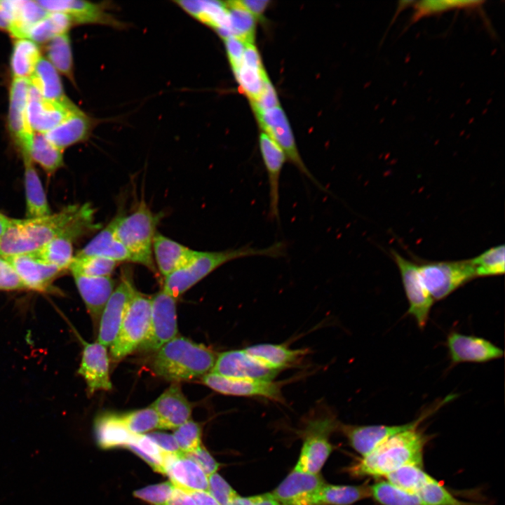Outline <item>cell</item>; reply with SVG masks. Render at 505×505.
<instances>
[{"mask_svg":"<svg viewBox=\"0 0 505 505\" xmlns=\"http://www.w3.org/2000/svg\"><path fill=\"white\" fill-rule=\"evenodd\" d=\"M93 210L89 203L74 204L41 217L11 219L0 238V256L36 252Z\"/></svg>","mask_w":505,"mask_h":505,"instance_id":"1","label":"cell"},{"mask_svg":"<svg viewBox=\"0 0 505 505\" xmlns=\"http://www.w3.org/2000/svg\"><path fill=\"white\" fill-rule=\"evenodd\" d=\"M286 244L283 241L264 248L243 246L221 251H197L185 266L165 277L164 290L177 299L182 294L223 264L243 257L265 256L279 258L285 255Z\"/></svg>","mask_w":505,"mask_h":505,"instance_id":"2","label":"cell"},{"mask_svg":"<svg viewBox=\"0 0 505 505\" xmlns=\"http://www.w3.org/2000/svg\"><path fill=\"white\" fill-rule=\"evenodd\" d=\"M425 436L417 427L398 433L352 466L349 472L354 476H386L407 466H422Z\"/></svg>","mask_w":505,"mask_h":505,"instance_id":"3","label":"cell"},{"mask_svg":"<svg viewBox=\"0 0 505 505\" xmlns=\"http://www.w3.org/2000/svg\"><path fill=\"white\" fill-rule=\"evenodd\" d=\"M216 358L215 353L204 344L177 336L157 351L152 370L166 380H190L210 372Z\"/></svg>","mask_w":505,"mask_h":505,"instance_id":"4","label":"cell"},{"mask_svg":"<svg viewBox=\"0 0 505 505\" xmlns=\"http://www.w3.org/2000/svg\"><path fill=\"white\" fill-rule=\"evenodd\" d=\"M161 219L144 201L128 215L121 213L116 227V236L130 253L132 262L142 264L152 271V243Z\"/></svg>","mask_w":505,"mask_h":505,"instance_id":"5","label":"cell"},{"mask_svg":"<svg viewBox=\"0 0 505 505\" xmlns=\"http://www.w3.org/2000/svg\"><path fill=\"white\" fill-rule=\"evenodd\" d=\"M422 281L433 300L447 297L476 277L470 260L427 262L418 265Z\"/></svg>","mask_w":505,"mask_h":505,"instance_id":"6","label":"cell"},{"mask_svg":"<svg viewBox=\"0 0 505 505\" xmlns=\"http://www.w3.org/2000/svg\"><path fill=\"white\" fill-rule=\"evenodd\" d=\"M151 299L135 291L121 323L118 335L110 346L114 361H119L144 341L149 325Z\"/></svg>","mask_w":505,"mask_h":505,"instance_id":"7","label":"cell"},{"mask_svg":"<svg viewBox=\"0 0 505 505\" xmlns=\"http://www.w3.org/2000/svg\"><path fill=\"white\" fill-rule=\"evenodd\" d=\"M337 428L338 422L330 416L309 420L304 430V443L294 469L318 474L332 450L328 436Z\"/></svg>","mask_w":505,"mask_h":505,"instance_id":"8","label":"cell"},{"mask_svg":"<svg viewBox=\"0 0 505 505\" xmlns=\"http://www.w3.org/2000/svg\"><path fill=\"white\" fill-rule=\"evenodd\" d=\"M176 300L163 290L151 298L149 328L140 349L158 351L177 337Z\"/></svg>","mask_w":505,"mask_h":505,"instance_id":"9","label":"cell"},{"mask_svg":"<svg viewBox=\"0 0 505 505\" xmlns=\"http://www.w3.org/2000/svg\"><path fill=\"white\" fill-rule=\"evenodd\" d=\"M255 113L264 133L283 149L287 159L316 186L326 191V189L318 182L302 159L289 123L281 106L255 111Z\"/></svg>","mask_w":505,"mask_h":505,"instance_id":"10","label":"cell"},{"mask_svg":"<svg viewBox=\"0 0 505 505\" xmlns=\"http://www.w3.org/2000/svg\"><path fill=\"white\" fill-rule=\"evenodd\" d=\"M203 383L213 391L224 395L247 398H260L284 403L282 388L285 382L234 379L209 372L202 377Z\"/></svg>","mask_w":505,"mask_h":505,"instance_id":"11","label":"cell"},{"mask_svg":"<svg viewBox=\"0 0 505 505\" xmlns=\"http://www.w3.org/2000/svg\"><path fill=\"white\" fill-rule=\"evenodd\" d=\"M391 254L399 269L408 301V312L415 318L418 326L423 328L427 323L434 300L422 281L418 265L395 250H392Z\"/></svg>","mask_w":505,"mask_h":505,"instance_id":"12","label":"cell"},{"mask_svg":"<svg viewBox=\"0 0 505 505\" xmlns=\"http://www.w3.org/2000/svg\"><path fill=\"white\" fill-rule=\"evenodd\" d=\"M136 291L129 274L124 273L102 313L97 341L106 347L115 340L130 301Z\"/></svg>","mask_w":505,"mask_h":505,"instance_id":"13","label":"cell"},{"mask_svg":"<svg viewBox=\"0 0 505 505\" xmlns=\"http://www.w3.org/2000/svg\"><path fill=\"white\" fill-rule=\"evenodd\" d=\"M280 372L253 358L243 349L220 354L210 372L228 378L272 381Z\"/></svg>","mask_w":505,"mask_h":505,"instance_id":"14","label":"cell"},{"mask_svg":"<svg viewBox=\"0 0 505 505\" xmlns=\"http://www.w3.org/2000/svg\"><path fill=\"white\" fill-rule=\"evenodd\" d=\"M77 109L78 107L69 100L60 102L44 99L30 84L27 119L33 133L44 134L51 130Z\"/></svg>","mask_w":505,"mask_h":505,"instance_id":"15","label":"cell"},{"mask_svg":"<svg viewBox=\"0 0 505 505\" xmlns=\"http://www.w3.org/2000/svg\"><path fill=\"white\" fill-rule=\"evenodd\" d=\"M27 79H13L10 88L8 126L10 133L21 152H29L33 131L27 119L29 90Z\"/></svg>","mask_w":505,"mask_h":505,"instance_id":"16","label":"cell"},{"mask_svg":"<svg viewBox=\"0 0 505 505\" xmlns=\"http://www.w3.org/2000/svg\"><path fill=\"white\" fill-rule=\"evenodd\" d=\"M446 344L452 363H485L504 356V351L490 341L473 335L451 332Z\"/></svg>","mask_w":505,"mask_h":505,"instance_id":"17","label":"cell"},{"mask_svg":"<svg viewBox=\"0 0 505 505\" xmlns=\"http://www.w3.org/2000/svg\"><path fill=\"white\" fill-rule=\"evenodd\" d=\"M430 413L424 414L414 422L401 425L339 424V428L346 436L351 447L364 457L391 436L409 429L417 427L421 421Z\"/></svg>","mask_w":505,"mask_h":505,"instance_id":"18","label":"cell"},{"mask_svg":"<svg viewBox=\"0 0 505 505\" xmlns=\"http://www.w3.org/2000/svg\"><path fill=\"white\" fill-rule=\"evenodd\" d=\"M109 363L106 346L97 341L83 342V351L78 373L84 379L89 394L112 388L109 379Z\"/></svg>","mask_w":505,"mask_h":505,"instance_id":"19","label":"cell"},{"mask_svg":"<svg viewBox=\"0 0 505 505\" xmlns=\"http://www.w3.org/2000/svg\"><path fill=\"white\" fill-rule=\"evenodd\" d=\"M5 258L13 267L26 289L45 292L63 271L35 254H21Z\"/></svg>","mask_w":505,"mask_h":505,"instance_id":"20","label":"cell"},{"mask_svg":"<svg viewBox=\"0 0 505 505\" xmlns=\"http://www.w3.org/2000/svg\"><path fill=\"white\" fill-rule=\"evenodd\" d=\"M324 484L319 473L293 469L271 493L281 505H308Z\"/></svg>","mask_w":505,"mask_h":505,"instance_id":"21","label":"cell"},{"mask_svg":"<svg viewBox=\"0 0 505 505\" xmlns=\"http://www.w3.org/2000/svg\"><path fill=\"white\" fill-rule=\"evenodd\" d=\"M260 149L269 183V216L279 220L280 178L287 159L283 149L265 133L259 137Z\"/></svg>","mask_w":505,"mask_h":505,"instance_id":"22","label":"cell"},{"mask_svg":"<svg viewBox=\"0 0 505 505\" xmlns=\"http://www.w3.org/2000/svg\"><path fill=\"white\" fill-rule=\"evenodd\" d=\"M164 474L172 484L184 492H208V476L191 459L183 454H166L164 458Z\"/></svg>","mask_w":505,"mask_h":505,"instance_id":"23","label":"cell"},{"mask_svg":"<svg viewBox=\"0 0 505 505\" xmlns=\"http://www.w3.org/2000/svg\"><path fill=\"white\" fill-rule=\"evenodd\" d=\"M157 413L160 429H176L190 420L191 405L178 383H173L150 405Z\"/></svg>","mask_w":505,"mask_h":505,"instance_id":"24","label":"cell"},{"mask_svg":"<svg viewBox=\"0 0 505 505\" xmlns=\"http://www.w3.org/2000/svg\"><path fill=\"white\" fill-rule=\"evenodd\" d=\"M46 11L67 14L74 23H100L119 26V22L107 13L100 4L79 0H39Z\"/></svg>","mask_w":505,"mask_h":505,"instance_id":"25","label":"cell"},{"mask_svg":"<svg viewBox=\"0 0 505 505\" xmlns=\"http://www.w3.org/2000/svg\"><path fill=\"white\" fill-rule=\"evenodd\" d=\"M93 324L98 325L103 309L115 288L111 276L72 275Z\"/></svg>","mask_w":505,"mask_h":505,"instance_id":"26","label":"cell"},{"mask_svg":"<svg viewBox=\"0 0 505 505\" xmlns=\"http://www.w3.org/2000/svg\"><path fill=\"white\" fill-rule=\"evenodd\" d=\"M95 123V119L78 108L44 135L53 145L62 152L65 148L88 139Z\"/></svg>","mask_w":505,"mask_h":505,"instance_id":"27","label":"cell"},{"mask_svg":"<svg viewBox=\"0 0 505 505\" xmlns=\"http://www.w3.org/2000/svg\"><path fill=\"white\" fill-rule=\"evenodd\" d=\"M152 250L158 269L165 277L188 264L197 252L158 232L153 239Z\"/></svg>","mask_w":505,"mask_h":505,"instance_id":"28","label":"cell"},{"mask_svg":"<svg viewBox=\"0 0 505 505\" xmlns=\"http://www.w3.org/2000/svg\"><path fill=\"white\" fill-rule=\"evenodd\" d=\"M244 350L262 363L279 371L297 367L309 353L308 349H292L285 344H257Z\"/></svg>","mask_w":505,"mask_h":505,"instance_id":"29","label":"cell"},{"mask_svg":"<svg viewBox=\"0 0 505 505\" xmlns=\"http://www.w3.org/2000/svg\"><path fill=\"white\" fill-rule=\"evenodd\" d=\"M121 213L102 229L76 255H97L119 262H132L130 253L116 236V227Z\"/></svg>","mask_w":505,"mask_h":505,"instance_id":"30","label":"cell"},{"mask_svg":"<svg viewBox=\"0 0 505 505\" xmlns=\"http://www.w3.org/2000/svg\"><path fill=\"white\" fill-rule=\"evenodd\" d=\"M175 3L192 17L214 28L223 39L231 35L224 1L191 0Z\"/></svg>","mask_w":505,"mask_h":505,"instance_id":"31","label":"cell"},{"mask_svg":"<svg viewBox=\"0 0 505 505\" xmlns=\"http://www.w3.org/2000/svg\"><path fill=\"white\" fill-rule=\"evenodd\" d=\"M24 164V182L28 217L50 214L49 206L41 180L29 154L22 152Z\"/></svg>","mask_w":505,"mask_h":505,"instance_id":"32","label":"cell"},{"mask_svg":"<svg viewBox=\"0 0 505 505\" xmlns=\"http://www.w3.org/2000/svg\"><path fill=\"white\" fill-rule=\"evenodd\" d=\"M95 433L97 445L102 449L126 447L135 436L125 427L119 415L114 414L97 417L95 422Z\"/></svg>","mask_w":505,"mask_h":505,"instance_id":"33","label":"cell"},{"mask_svg":"<svg viewBox=\"0 0 505 505\" xmlns=\"http://www.w3.org/2000/svg\"><path fill=\"white\" fill-rule=\"evenodd\" d=\"M370 497V486L324 484L308 505H350Z\"/></svg>","mask_w":505,"mask_h":505,"instance_id":"34","label":"cell"},{"mask_svg":"<svg viewBox=\"0 0 505 505\" xmlns=\"http://www.w3.org/2000/svg\"><path fill=\"white\" fill-rule=\"evenodd\" d=\"M29 81L46 100L60 102L68 100L64 93L58 72L53 65L43 58L39 60Z\"/></svg>","mask_w":505,"mask_h":505,"instance_id":"35","label":"cell"},{"mask_svg":"<svg viewBox=\"0 0 505 505\" xmlns=\"http://www.w3.org/2000/svg\"><path fill=\"white\" fill-rule=\"evenodd\" d=\"M40 58V51L36 43L27 39H18L14 43L11 58L13 79L30 77Z\"/></svg>","mask_w":505,"mask_h":505,"instance_id":"36","label":"cell"},{"mask_svg":"<svg viewBox=\"0 0 505 505\" xmlns=\"http://www.w3.org/2000/svg\"><path fill=\"white\" fill-rule=\"evenodd\" d=\"M484 2V1L478 0H423L413 1L412 4L413 13L411 17V22L414 23L424 18L453 10L478 9L482 6Z\"/></svg>","mask_w":505,"mask_h":505,"instance_id":"37","label":"cell"},{"mask_svg":"<svg viewBox=\"0 0 505 505\" xmlns=\"http://www.w3.org/2000/svg\"><path fill=\"white\" fill-rule=\"evenodd\" d=\"M29 156L49 175L55 173L63 165L62 152L53 145L44 134L34 133Z\"/></svg>","mask_w":505,"mask_h":505,"instance_id":"38","label":"cell"},{"mask_svg":"<svg viewBox=\"0 0 505 505\" xmlns=\"http://www.w3.org/2000/svg\"><path fill=\"white\" fill-rule=\"evenodd\" d=\"M73 23L72 19L66 13H48L46 18L30 28L27 38L34 43H43L67 33Z\"/></svg>","mask_w":505,"mask_h":505,"instance_id":"39","label":"cell"},{"mask_svg":"<svg viewBox=\"0 0 505 505\" xmlns=\"http://www.w3.org/2000/svg\"><path fill=\"white\" fill-rule=\"evenodd\" d=\"M231 35L246 43H253L255 18L241 4L240 1H225Z\"/></svg>","mask_w":505,"mask_h":505,"instance_id":"40","label":"cell"},{"mask_svg":"<svg viewBox=\"0 0 505 505\" xmlns=\"http://www.w3.org/2000/svg\"><path fill=\"white\" fill-rule=\"evenodd\" d=\"M242 92L250 100L256 101L263 93L266 86L270 82L262 67H255L241 62L240 66L233 70Z\"/></svg>","mask_w":505,"mask_h":505,"instance_id":"41","label":"cell"},{"mask_svg":"<svg viewBox=\"0 0 505 505\" xmlns=\"http://www.w3.org/2000/svg\"><path fill=\"white\" fill-rule=\"evenodd\" d=\"M385 477L390 483L413 494H417L424 486L435 480L417 465L403 466Z\"/></svg>","mask_w":505,"mask_h":505,"instance_id":"42","label":"cell"},{"mask_svg":"<svg viewBox=\"0 0 505 505\" xmlns=\"http://www.w3.org/2000/svg\"><path fill=\"white\" fill-rule=\"evenodd\" d=\"M47 56L53 66L73 80V59L70 39L67 33L55 36L46 47Z\"/></svg>","mask_w":505,"mask_h":505,"instance_id":"43","label":"cell"},{"mask_svg":"<svg viewBox=\"0 0 505 505\" xmlns=\"http://www.w3.org/2000/svg\"><path fill=\"white\" fill-rule=\"evenodd\" d=\"M116 265V261L101 256L75 255L69 269L72 275L90 277L111 276Z\"/></svg>","mask_w":505,"mask_h":505,"instance_id":"44","label":"cell"},{"mask_svg":"<svg viewBox=\"0 0 505 505\" xmlns=\"http://www.w3.org/2000/svg\"><path fill=\"white\" fill-rule=\"evenodd\" d=\"M370 497L381 505H422L417 494L403 490L388 481L370 486Z\"/></svg>","mask_w":505,"mask_h":505,"instance_id":"45","label":"cell"},{"mask_svg":"<svg viewBox=\"0 0 505 505\" xmlns=\"http://www.w3.org/2000/svg\"><path fill=\"white\" fill-rule=\"evenodd\" d=\"M504 245L492 247L476 257L470 259L476 277L499 276L505 271Z\"/></svg>","mask_w":505,"mask_h":505,"instance_id":"46","label":"cell"},{"mask_svg":"<svg viewBox=\"0 0 505 505\" xmlns=\"http://www.w3.org/2000/svg\"><path fill=\"white\" fill-rule=\"evenodd\" d=\"M128 447L144 460L156 471L164 473V458L166 454L162 451L148 436L135 434Z\"/></svg>","mask_w":505,"mask_h":505,"instance_id":"47","label":"cell"},{"mask_svg":"<svg viewBox=\"0 0 505 505\" xmlns=\"http://www.w3.org/2000/svg\"><path fill=\"white\" fill-rule=\"evenodd\" d=\"M118 415L125 427L133 434H142L160 429L159 416L150 406Z\"/></svg>","mask_w":505,"mask_h":505,"instance_id":"48","label":"cell"},{"mask_svg":"<svg viewBox=\"0 0 505 505\" xmlns=\"http://www.w3.org/2000/svg\"><path fill=\"white\" fill-rule=\"evenodd\" d=\"M417 494L422 505H473L457 499L436 480L426 484Z\"/></svg>","mask_w":505,"mask_h":505,"instance_id":"49","label":"cell"},{"mask_svg":"<svg viewBox=\"0 0 505 505\" xmlns=\"http://www.w3.org/2000/svg\"><path fill=\"white\" fill-rule=\"evenodd\" d=\"M201 426L189 420L175 429L174 437L183 454L196 450L201 445Z\"/></svg>","mask_w":505,"mask_h":505,"instance_id":"50","label":"cell"},{"mask_svg":"<svg viewBox=\"0 0 505 505\" xmlns=\"http://www.w3.org/2000/svg\"><path fill=\"white\" fill-rule=\"evenodd\" d=\"M174 489L172 483L167 481L137 490L133 495L153 505H167Z\"/></svg>","mask_w":505,"mask_h":505,"instance_id":"51","label":"cell"},{"mask_svg":"<svg viewBox=\"0 0 505 505\" xmlns=\"http://www.w3.org/2000/svg\"><path fill=\"white\" fill-rule=\"evenodd\" d=\"M208 492L220 504L228 505L238 494L218 473L208 477Z\"/></svg>","mask_w":505,"mask_h":505,"instance_id":"52","label":"cell"},{"mask_svg":"<svg viewBox=\"0 0 505 505\" xmlns=\"http://www.w3.org/2000/svg\"><path fill=\"white\" fill-rule=\"evenodd\" d=\"M26 290L11 264L0 256V290L14 291Z\"/></svg>","mask_w":505,"mask_h":505,"instance_id":"53","label":"cell"},{"mask_svg":"<svg viewBox=\"0 0 505 505\" xmlns=\"http://www.w3.org/2000/svg\"><path fill=\"white\" fill-rule=\"evenodd\" d=\"M184 455L194 461L208 477L217 473L219 469L218 462L202 445L196 450Z\"/></svg>","mask_w":505,"mask_h":505,"instance_id":"54","label":"cell"},{"mask_svg":"<svg viewBox=\"0 0 505 505\" xmlns=\"http://www.w3.org/2000/svg\"><path fill=\"white\" fill-rule=\"evenodd\" d=\"M227 53L233 70L237 69L242 62L246 42L234 35L223 39Z\"/></svg>","mask_w":505,"mask_h":505,"instance_id":"55","label":"cell"},{"mask_svg":"<svg viewBox=\"0 0 505 505\" xmlns=\"http://www.w3.org/2000/svg\"><path fill=\"white\" fill-rule=\"evenodd\" d=\"M145 435L164 452L172 454H182L173 435L160 431Z\"/></svg>","mask_w":505,"mask_h":505,"instance_id":"56","label":"cell"},{"mask_svg":"<svg viewBox=\"0 0 505 505\" xmlns=\"http://www.w3.org/2000/svg\"><path fill=\"white\" fill-rule=\"evenodd\" d=\"M278 105H280L277 95L271 82L267 83L260 97L252 102L254 112L269 109Z\"/></svg>","mask_w":505,"mask_h":505,"instance_id":"57","label":"cell"},{"mask_svg":"<svg viewBox=\"0 0 505 505\" xmlns=\"http://www.w3.org/2000/svg\"><path fill=\"white\" fill-rule=\"evenodd\" d=\"M228 505H281L271 493L243 497L238 495Z\"/></svg>","mask_w":505,"mask_h":505,"instance_id":"58","label":"cell"},{"mask_svg":"<svg viewBox=\"0 0 505 505\" xmlns=\"http://www.w3.org/2000/svg\"><path fill=\"white\" fill-rule=\"evenodd\" d=\"M241 4L256 18L262 16L269 1L266 0H243Z\"/></svg>","mask_w":505,"mask_h":505,"instance_id":"59","label":"cell"},{"mask_svg":"<svg viewBox=\"0 0 505 505\" xmlns=\"http://www.w3.org/2000/svg\"><path fill=\"white\" fill-rule=\"evenodd\" d=\"M167 505H197L191 496L187 492L176 488L169 499Z\"/></svg>","mask_w":505,"mask_h":505,"instance_id":"60","label":"cell"},{"mask_svg":"<svg viewBox=\"0 0 505 505\" xmlns=\"http://www.w3.org/2000/svg\"><path fill=\"white\" fill-rule=\"evenodd\" d=\"M197 505H220L208 492H187Z\"/></svg>","mask_w":505,"mask_h":505,"instance_id":"61","label":"cell"},{"mask_svg":"<svg viewBox=\"0 0 505 505\" xmlns=\"http://www.w3.org/2000/svg\"><path fill=\"white\" fill-rule=\"evenodd\" d=\"M10 220L11 218H8L7 216L0 213V238L2 236V235L6 230L9 224Z\"/></svg>","mask_w":505,"mask_h":505,"instance_id":"62","label":"cell"},{"mask_svg":"<svg viewBox=\"0 0 505 505\" xmlns=\"http://www.w3.org/2000/svg\"><path fill=\"white\" fill-rule=\"evenodd\" d=\"M11 25L0 13V29L11 32Z\"/></svg>","mask_w":505,"mask_h":505,"instance_id":"63","label":"cell"}]
</instances>
